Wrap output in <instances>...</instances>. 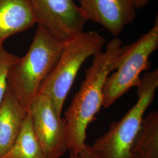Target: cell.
Here are the masks:
<instances>
[{"mask_svg": "<svg viewBox=\"0 0 158 158\" xmlns=\"http://www.w3.org/2000/svg\"><path fill=\"white\" fill-rule=\"evenodd\" d=\"M122 46V40L113 38L108 42L104 52L93 56V62L85 70L80 89L64 113L70 151L79 154L86 144L87 128L102 106L104 85L115 70Z\"/></svg>", "mask_w": 158, "mask_h": 158, "instance_id": "obj_1", "label": "cell"}, {"mask_svg": "<svg viewBox=\"0 0 158 158\" xmlns=\"http://www.w3.org/2000/svg\"><path fill=\"white\" fill-rule=\"evenodd\" d=\"M131 158H158V113L148 114L142 122L131 149Z\"/></svg>", "mask_w": 158, "mask_h": 158, "instance_id": "obj_11", "label": "cell"}, {"mask_svg": "<svg viewBox=\"0 0 158 158\" xmlns=\"http://www.w3.org/2000/svg\"><path fill=\"white\" fill-rule=\"evenodd\" d=\"M158 48V17L152 28L135 42L122 48L115 70L108 75L103 88L102 107H110L141 81L142 72L151 67L149 57Z\"/></svg>", "mask_w": 158, "mask_h": 158, "instance_id": "obj_5", "label": "cell"}, {"mask_svg": "<svg viewBox=\"0 0 158 158\" xmlns=\"http://www.w3.org/2000/svg\"><path fill=\"white\" fill-rule=\"evenodd\" d=\"M105 43V39L96 31H83L66 41L56 65L38 91L49 98L59 117H62L65 100L82 64L89 57L101 52Z\"/></svg>", "mask_w": 158, "mask_h": 158, "instance_id": "obj_3", "label": "cell"}, {"mask_svg": "<svg viewBox=\"0 0 158 158\" xmlns=\"http://www.w3.org/2000/svg\"><path fill=\"white\" fill-rule=\"evenodd\" d=\"M136 10H142L146 7L152 0H132Z\"/></svg>", "mask_w": 158, "mask_h": 158, "instance_id": "obj_15", "label": "cell"}, {"mask_svg": "<svg viewBox=\"0 0 158 158\" xmlns=\"http://www.w3.org/2000/svg\"><path fill=\"white\" fill-rule=\"evenodd\" d=\"M35 24L30 0H0V47L9 37Z\"/></svg>", "mask_w": 158, "mask_h": 158, "instance_id": "obj_9", "label": "cell"}, {"mask_svg": "<svg viewBox=\"0 0 158 158\" xmlns=\"http://www.w3.org/2000/svg\"><path fill=\"white\" fill-rule=\"evenodd\" d=\"M36 23L68 40L83 32L87 20L74 0H30Z\"/></svg>", "mask_w": 158, "mask_h": 158, "instance_id": "obj_7", "label": "cell"}, {"mask_svg": "<svg viewBox=\"0 0 158 158\" xmlns=\"http://www.w3.org/2000/svg\"><path fill=\"white\" fill-rule=\"evenodd\" d=\"M27 112L8 85L0 106V157L16 141Z\"/></svg>", "mask_w": 158, "mask_h": 158, "instance_id": "obj_10", "label": "cell"}, {"mask_svg": "<svg viewBox=\"0 0 158 158\" xmlns=\"http://www.w3.org/2000/svg\"><path fill=\"white\" fill-rule=\"evenodd\" d=\"M158 87L157 69L143 74L137 87L135 105L118 121L112 123L109 130L90 146L97 158H131V147Z\"/></svg>", "mask_w": 158, "mask_h": 158, "instance_id": "obj_4", "label": "cell"}, {"mask_svg": "<svg viewBox=\"0 0 158 158\" xmlns=\"http://www.w3.org/2000/svg\"><path fill=\"white\" fill-rule=\"evenodd\" d=\"M69 158H80L79 154L74 152L72 151H70V154H69Z\"/></svg>", "mask_w": 158, "mask_h": 158, "instance_id": "obj_16", "label": "cell"}, {"mask_svg": "<svg viewBox=\"0 0 158 158\" xmlns=\"http://www.w3.org/2000/svg\"><path fill=\"white\" fill-rule=\"evenodd\" d=\"M66 40L38 25L27 54L18 59L10 69L7 82L14 95L28 111L40 85L56 65Z\"/></svg>", "mask_w": 158, "mask_h": 158, "instance_id": "obj_2", "label": "cell"}, {"mask_svg": "<svg viewBox=\"0 0 158 158\" xmlns=\"http://www.w3.org/2000/svg\"><path fill=\"white\" fill-rule=\"evenodd\" d=\"M28 112L35 134L46 158H59L69 150L66 119L57 115L47 96L37 94Z\"/></svg>", "mask_w": 158, "mask_h": 158, "instance_id": "obj_6", "label": "cell"}, {"mask_svg": "<svg viewBox=\"0 0 158 158\" xmlns=\"http://www.w3.org/2000/svg\"><path fill=\"white\" fill-rule=\"evenodd\" d=\"M18 58L17 55L6 51L3 46L0 47V106L7 89V77L9 70Z\"/></svg>", "mask_w": 158, "mask_h": 158, "instance_id": "obj_13", "label": "cell"}, {"mask_svg": "<svg viewBox=\"0 0 158 158\" xmlns=\"http://www.w3.org/2000/svg\"><path fill=\"white\" fill-rule=\"evenodd\" d=\"M0 158H46L35 134L28 111L16 141Z\"/></svg>", "mask_w": 158, "mask_h": 158, "instance_id": "obj_12", "label": "cell"}, {"mask_svg": "<svg viewBox=\"0 0 158 158\" xmlns=\"http://www.w3.org/2000/svg\"><path fill=\"white\" fill-rule=\"evenodd\" d=\"M79 2L87 21L101 25L115 37L135 18L132 0H79Z\"/></svg>", "mask_w": 158, "mask_h": 158, "instance_id": "obj_8", "label": "cell"}, {"mask_svg": "<svg viewBox=\"0 0 158 158\" xmlns=\"http://www.w3.org/2000/svg\"><path fill=\"white\" fill-rule=\"evenodd\" d=\"M79 155L80 158H98L92 151L90 146L87 144L85 145Z\"/></svg>", "mask_w": 158, "mask_h": 158, "instance_id": "obj_14", "label": "cell"}]
</instances>
